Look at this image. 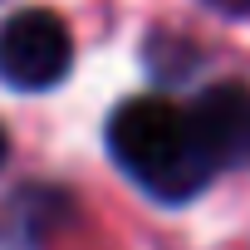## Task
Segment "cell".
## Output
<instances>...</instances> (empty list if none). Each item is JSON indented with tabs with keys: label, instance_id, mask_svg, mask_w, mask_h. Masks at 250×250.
<instances>
[{
	"label": "cell",
	"instance_id": "4",
	"mask_svg": "<svg viewBox=\"0 0 250 250\" xmlns=\"http://www.w3.org/2000/svg\"><path fill=\"white\" fill-rule=\"evenodd\" d=\"M206 5L221 15H250V0H206Z\"/></svg>",
	"mask_w": 250,
	"mask_h": 250
},
{
	"label": "cell",
	"instance_id": "3",
	"mask_svg": "<svg viewBox=\"0 0 250 250\" xmlns=\"http://www.w3.org/2000/svg\"><path fill=\"white\" fill-rule=\"evenodd\" d=\"M191 113V133L211 162V172L245 167L250 162V88L226 79L201 88V98L187 108Z\"/></svg>",
	"mask_w": 250,
	"mask_h": 250
},
{
	"label": "cell",
	"instance_id": "5",
	"mask_svg": "<svg viewBox=\"0 0 250 250\" xmlns=\"http://www.w3.org/2000/svg\"><path fill=\"white\" fill-rule=\"evenodd\" d=\"M5 157H10V138H5V128H0V167H5Z\"/></svg>",
	"mask_w": 250,
	"mask_h": 250
},
{
	"label": "cell",
	"instance_id": "2",
	"mask_svg": "<svg viewBox=\"0 0 250 250\" xmlns=\"http://www.w3.org/2000/svg\"><path fill=\"white\" fill-rule=\"evenodd\" d=\"M74 64V35L54 10H20L0 25V79L20 93L54 88Z\"/></svg>",
	"mask_w": 250,
	"mask_h": 250
},
{
	"label": "cell",
	"instance_id": "1",
	"mask_svg": "<svg viewBox=\"0 0 250 250\" xmlns=\"http://www.w3.org/2000/svg\"><path fill=\"white\" fill-rule=\"evenodd\" d=\"M108 152L157 201H191L211 182V162L191 133V113L162 93H143L113 108Z\"/></svg>",
	"mask_w": 250,
	"mask_h": 250
}]
</instances>
